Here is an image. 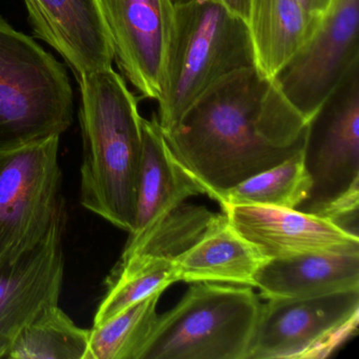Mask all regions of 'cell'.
<instances>
[{"label": "cell", "instance_id": "obj_2", "mask_svg": "<svg viewBox=\"0 0 359 359\" xmlns=\"http://www.w3.org/2000/svg\"><path fill=\"white\" fill-rule=\"evenodd\" d=\"M83 163L81 205L113 226L133 230L142 154L140 98L112 68L79 81Z\"/></svg>", "mask_w": 359, "mask_h": 359}, {"label": "cell", "instance_id": "obj_24", "mask_svg": "<svg viewBox=\"0 0 359 359\" xmlns=\"http://www.w3.org/2000/svg\"><path fill=\"white\" fill-rule=\"evenodd\" d=\"M229 8L247 20L249 0H222Z\"/></svg>", "mask_w": 359, "mask_h": 359}, {"label": "cell", "instance_id": "obj_1", "mask_svg": "<svg viewBox=\"0 0 359 359\" xmlns=\"http://www.w3.org/2000/svg\"><path fill=\"white\" fill-rule=\"evenodd\" d=\"M308 121L257 67L205 91L163 131L180 165L214 201L229 189L302 152Z\"/></svg>", "mask_w": 359, "mask_h": 359}, {"label": "cell", "instance_id": "obj_7", "mask_svg": "<svg viewBox=\"0 0 359 359\" xmlns=\"http://www.w3.org/2000/svg\"><path fill=\"white\" fill-rule=\"evenodd\" d=\"M60 142L51 136L0 152V259L32 249L66 213Z\"/></svg>", "mask_w": 359, "mask_h": 359}, {"label": "cell", "instance_id": "obj_23", "mask_svg": "<svg viewBox=\"0 0 359 359\" xmlns=\"http://www.w3.org/2000/svg\"><path fill=\"white\" fill-rule=\"evenodd\" d=\"M295 1L299 4L306 12L319 18H323L333 3V0H295Z\"/></svg>", "mask_w": 359, "mask_h": 359}, {"label": "cell", "instance_id": "obj_16", "mask_svg": "<svg viewBox=\"0 0 359 359\" xmlns=\"http://www.w3.org/2000/svg\"><path fill=\"white\" fill-rule=\"evenodd\" d=\"M266 262L224 217L192 248L174 260L180 281L228 283L254 287V276Z\"/></svg>", "mask_w": 359, "mask_h": 359}, {"label": "cell", "instance_id": "obj_4", "mask_svg": "<svg viewBox=\"0 0 359 359\" xmlns=\"http://www.w3.org/2000/svg\"><path fill=\"white\" fill-rule=\"evenodd\" d=\"M72 121L64 65L0 18V152L62 136Z\"/></svg>", "mask_w": 359, "mask_h": 359}, {"label": "cell", "instance_id": "obj_9", "mask_svg": "<svg viewBox=\"0 0 359 359\" xmlns=\"http://www.w3.org/2000/svg\"><path fill=\"white\" fill-rule=\"evenodd\" d=\"M359 0H333L314 34L275 75L285 100L311 118L359 62Z\"/></svg>", "mask_w": 359, "mask_h": 359}, {"label": "cell", "instance_id": "obj_25", "mask_svg": "<svg viewBox=\"0 0 359 359\" xmlns=\"http://www.w3.org/2000/svg\"><path fill=\"white\" fill-rule=\"evenodd\" d=\"M193 0H172L174 5H182V4L191 3Z\"/></svg>", "mask_w": 359, "mask_h": 359}, {"label": "cell", "instance_id": "obj_21", "mask_svg": "<svg viewBox=\"0 0 359 359\" xmlns=\"http://www.w3.org/2000/svg\"><path fill=\"white\" fill-rule=\"evenodd\" d=\"M310 176L302 161V151L266 171L239 182L220 197L226 205H257L297 209L309 196Z\"/></svg>", "mask_w": 359, "mask_h": 359}, {"label": "cell", "instance_id": "obj_18", "mask_svg": "<svg viewBox=\"0 0 359 359\" xmlns=\"http://www.w3.org/2000/svg\"><path fill=\"white\" fill-rule=\"evenodd\" d=\"M180 281L174 262L132 256L119 259L106 280V293L94 315L93 327L104 325L149 296L163 293Z\"/></svg>", "mask_w": 359, "mask_h": 359}, {"label": "cell", "instance_id": "obj_15", "mask_svg": "<svg viewBox=\"0 0 359 359\" xmlns=\"http://www.w3.org/2000/svg\"><path fill=\"white\" fill-rule=\"evenodd\" d=\"M264 299L359 289V254L308 253L266 260L254 276Z\"/></svg>", "mask_w": 359, "mask_h": 359}, {"label": "cell", "instance_id": "obj_22", "mask_svg": "<svg viewBox=\"0 0 359 359\" xmlns=\"http://www.w3.org/2000/svg\"><path fill=\"white\" fill-rule=\"evenodd\" d=\"M161 294L149 296L104 325L92 327L88 359H140L158 318Z\"/></svg>", "mask_w": 359, "mask_h": 359}, {"label": "cell", "instance_id": "obj_14", "mask_svg": "<svg viewBox=\"0 0 359 359\" xmlns=\"http://www.w3.org/2000/svg\"><path fill=\"white\" fill-rule=\"evenodd\" d=\"M142 154L135 222L126 245L142 238L188 197L205 194L201 184L170 150L156 115L142 118Z\"/></svg>", "mask_w": 359, "mask_h": 359}, {"label": "cell", "instance_id": "obj_20", "mask_svg": "<svg viewBox=\"0 0 359 359\" xmlns=\"http://www.w3.org/2000/svg\"><path fill=\"white\" fill-rule=\"evenodd\" d=\"M207 208L182 203L157 222L142 238L126 245L121 259L132 256L174 262L198 243L222 218Z\"/></svg>", "mask_w": 359, "mask_h": 359}, {"label": "cell", "instance_id": "obj_3", "mask_svg": "<svg viewBox=\"0 0 359 359\" xmlns=\"http://www.w3.org/2000/svg\"><path fill=\"white\" fill-rule=\"evenodd\" d=\"M159 125L172 129L205 91L229 75L256 67L247 20L222 0L174 5Z\"/></svg>", "mask_w": 359, "mask_h": 359}, {"label": "cell", "instance_id": "obj_11", "mask_svg": "<svg viewBox=\"0 0 359 359\" xmlns=\"http://www.w3.org/2000/svg\"><path fill=\"white\" fill-rule=\"evenodd\" d=\"M66 213L45 238L13 258L0 259V359L46 309L60 304L65 274Z\"/></svg>", "mask_w": 359, "mask_h": 359}, {"label": "cell", "instance_id": "obj_8", "mask_svg": "<svg viewBox=\"0 0 359 359\" xmlns=\"http://www.w3.org/2000/svg\"><path fill=\"white\" fill-rule=\"evenodd\" d=\"M359 289L262 304L248 359H323L358 332Z\"/></svg>", "mask_w": 359, "mask_h": 359}, {"label": "cell", "instance_id": "obj_10", "mask_svg": "<svg viewBox=\"0 0 359 359\" xmlns=\"http://www.w3.org/2000/svg\"><path fill=\"white\" fill-rule=\"evenodd\" d=\"M100 5L121 76L140 98L158 102L175 6L172 0H100Z\"/></svg>", "mask_w": 359, "mask_h": 359}, {"label": "cell", "instance_id": "obj_12", "mask_svg": "<svg viewBox=\"0 0 359 359\" xmlns=\"http://www.w3.org/2000/svg\"><path fill=\"white\" fill-rule=\"evenodd\" d=\"M222 210L266 260L308 253L359 254V237L327 218L269 205H226Z\"/></svg>", "mask_w": 359, "mask_h": 359}, {"label": "cell", "instance_id": "obj_17", "mask_svg": "<svg viewBox=\"0 0 359 359\" xmlns=\"http://www.w3.org/2000/svg\"><path fill=\"white\" fill-rule=\"evenodd\" d=\"M320 20L295 0H249L247 24L256 67L274 79L314 34Z\"/></svg>", "mask_w": 359, "mask_h": 359}, {"label": "cell", "instance_id": "obj_19", "mask_svg": "<svg viewBox=\"0 0 359 359\" xmlns=\"http://www.w3.org/2000/svg\"><path fill=\"white\" fill-rule=\"evenodd\" d=\"M90 330L75 325L60 304L41 313L10 346L6 358L88 359Z\"/></svg>", "mask_w": 359, "mask_h": 359}, {"label": "cell", "instance_id": "obj_13", "mask_svg": "<svg viewBox=\"0 0 359 359\" xmlns=\"http://www.w3.org/2000/svg\"><path fill=\"white\" fill-rule=\"evenodd\" d=\"M37 39L62 55L77 81L112 68V43L100 0H24Z\"/></svg>", "mask_w": 359, "mask_h": 359}, {"label": "cell", "instance_id": "obj_6", "mask_svg": "<svg viewBox=\"0 0 359 359\" xmlns=\"http://www.w3.org/2000/svg\"><path fill=\"white\" fill-rule=\"evenodd\" d=\"M260 308L250 285L192 283L158 316L140 359H248Z\"/></svg>", "mask_w": 359, "mask_h": 359}, {"label": "cell", "instance_id": "obj_5", "mask_svg": "<svg viewBox=\"0 0 359 359\" xmlns=\"http://www.w3.org/2000/svg\"><path fill=\"white\" fill-rule=\"evenodd\" d=\"M302 161L311 190L296 210L359 237V62L309 119Z\"/></svg>", "mask_w": 359, "mask_h": 359}]
</instances>
